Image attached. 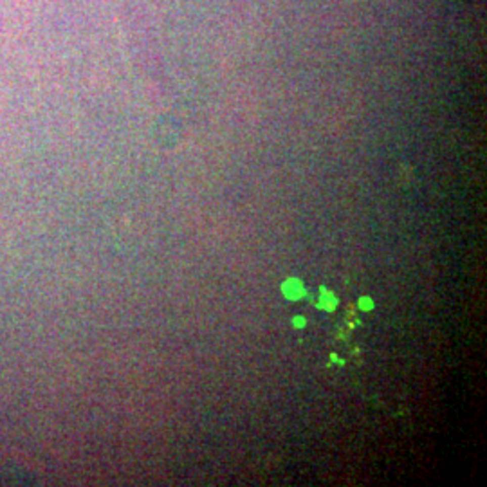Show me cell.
I'll return each instance as SVG.
<instances>
[{"instance_id":"obj_1","label":"cell","mask_w":487,"mask_h":487,"mask_svg":"<svg viewBox=\"0 0 487 487\" xmlns=\"http://www.w3.org/2000/svg\"><path fill=\"white\" fill-rule=\"evenodd\" d=\"M282 292L285 294V298H289V300H300L305 292V287L301 285L300 280L289 278L287 282L282 285Z\"/></svg>"},{"instance_id":"obj_2","label":"cell","mask_w":487,"mask_h":487,"mask_svg":"<svg viewBox=\"0 0 487 487\" xmlns=\"http://www.w3.org/2000/svg\"><path fill=\"white\" fill-rule=\"evenodd\" d=\"M320 303H321V307H323L325 311H334V308H336V305H337V300H336V296H334L332 292L323 291V292H321Z\"/></svg>"},{"instance_id":"obj_3","label":"cell","mask_w":487,"mask_h":487,"mask_svg":"<svg viewBox=\"0 0 487 487\" xmlns=\"http://www.w3.org/2000/svg\"><path fill=\"white\" fill-rule=\"evenodd\" d=\"M359 307H361V311H372V308H374V301H372L370 298H361V300H359Z\"/></svg>"},{"instance_id":"obj_4","label":"cell","mask_w":487,"mask_h":487,"mask_svg":"<svg viewBox=\"0 0 487 487\" xmlns=\"http://www.w3.org/2000/svg\"><path fill=\"white\" fill-rule=\"evenodd\" d=\"M292 325H294L296 329H303V327H305V318L296 316L294 320H292Z\"/></svg>"}]
</instances>
